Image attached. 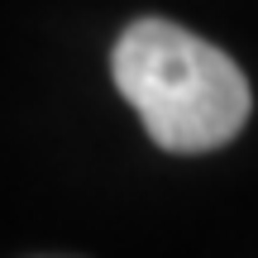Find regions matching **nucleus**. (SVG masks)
<instances>
[{"label":"nucleus","mask_w":258,"mask_h":258,"mask_svg":"<svg viewBox=\"0 0 258 258\" xmlns=\"http://www.w3.org/2000/svg\"><path fill=\"white\" fill-rule=\"evenodd\" d=\"M110 72L167 153H215L249 124L253 96L239 62L172 19H134L115 43Z\"/></svg>","instance_id":"1"}]
</instances>
